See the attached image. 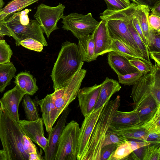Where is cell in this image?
Wrapping results in <instances>:
<instances>
[{"mask_svg": "<svg viewBox=\"0 0 160 160\" xmlns=\"http://www.w3.org/2000/svg\"><path fill=\"white\" fill-rule=\"evenodd\" d=\"M27 136L8 112L0 110V139L7 160H29L23 145Z\"/></svg>", "mask_w": 160, "mask_h": 160, "instance_id": "6da1fadb", "label": "cell"}, {"mask_svg": "<svg viewBox=\"0 0 160 160\" xmlns=\"http://www.w3.org/2000/svg\"><path fill=\"white\" fill-rule=\"evenodd\" d=\"M84 63L78 45L66 41L62 44L51 75L54 90L63 87Z\"/></svg>", "mask_w": 160, "mask_h": 160, "instance_id": "7a4b0ae2", "label": "cell"}, {"mask_svg": "<svg viewBox=\"0 0 160 160\" xmlns=\"http://www.w3.org/2000/svg\"><path fill=\"white\" fill-rule=\"evenodd\" d=\"M137 5L132 2L129 7L123 9L112 11L107 9L100 17L102 20L106 21L108 32L112 39L119 40L127 44L145 62L127 26L134 16Z\"/></svg>", "mask_w": 160, "mask_h": 160, "instance_id": "3957f363", "label": "cell"}, {"mask_svg": "<svg viewBox=\"0 0 160 160\" xmlns=\"http://www.w3.org/2000/svg\"><path fill=\"white\" fill-rule=\"evenodd\" d=\"M120 96H117L103 107L92 132L82 160H100L105 136L120 106Z\"/></svg>", "mask_w": 160, "mask_h": 160, "instance_id": "277c9868", "label": "cell"}, {"mask_svg": "<svg viewBox=\"0 0 160 160\" xmlns=\"http://www.w3.org/2000/svg\"><path fill=\"white\" fill-rule=\"evenodd\" d=\"M150 78V72L144 74L133 85L132 89L133 109L137 111L142 123L149 120L160 105L152 94Z\"/></svg>", "mask_w": 160, "mask_h": 160, "instance_id": "5b68a950", "label": "cell"}, {"mask_svg": "<svg viewBox=\"0 0 160 160\" xmlns=\"http://www.w3.org/2000/svg\"><path fill=\"white\" fill-rule=\"evenodd\" d=\"M80 127L71 121L64 127L60 137L55 160H77Z\"/></svg>", "mask_w": 160, "mask_h": 160, "instance_id": "8992f818", "label": "cell"}, {"mask_svg": "<svg viewBox=\"0 0 160 160\" xmlns=\"http://www.w3.org/2000/svg\"><path fill=\"white\" fill-rule=\"evenodd\" d=\"M82 64L73 77L62 88L54 90L51 93L59 117L62 112L76 98L87 71Z\"/></svg>", "mask_w": 160, "mask_h": 160, "instance_id": "52a82bcc", "label": "cell"}, {"mask_svg": "<svg viewBox=\"0 0 160 160\" xmlns=\"http://www.w3.org/2000/svg\"><path fill=\"white\" fill-rule=\"evenodd\" d=\"M62 28L70 31L78 39L91 34L99 25L91 13L87 14L71 13L62 17Z\"/></svg>", "mask_w": 160, "mask_h": 160, "instance_id": "ba28073f", "label": "cell"}, {"mask_svg": "<svg viewBox=\"0 0 160 160\" xmlns=\"http://www.w3.org/2000/svg\"><path fill=\"white\" fill-rule=\"evenodd\" d=\"M8 26L13 32L16 41L15 43L19 46L20 42L26 38H32L47 46L48 43L44 36L43 31L38 22L35 20H30L26 25L20 23L12 15L5 20Z\"/></svg>", "mask_w": 160, "mask_h": 160, "instance_id": "9c48e42d", "label": "cell"}, {"mask_svg": "<svg viewBox=\"0 0 160 160\" xmlns=\"http://www.w3.org/2000/svg\"><path fill=\"white\" fill-rule=\"evenodd\" d=\"M65 6L59 3L55 7L41 3L37 7L33 16L48 39L51 33L59 29L57 23L63 15Z\"/></svg>", "mask_w": 160, "mask_h": 160, "instance_id": "30bf717a", "label": "cell"}, {"mask_svg": "<svg viewBox=\"0 0 160 160\" xmlns=\"http://www.w3.org/2000/svg\"><path fill=\"white\" fill-rule=\"evenodd\" d=\"M106 102L98 108H93L89 113L84 117L81 127L80 128L78 146L77 160H82L94 126Z\"/></svg>", "mask_w": 160, "mask_h": 160, "instance_id": "8fae6325", "label": "cell"}, {"mask_svg": "<svg viewBox=\"0 0 160 160\" xmlns=\"http://www.w3.org/2000/svg\"><path fill=\"white\" fill-rule=\"evenodd\" d=\"M71 111L68 107L62 112L56 125L48 132L47 147L44 152L45 160H55L58 142L62 131L65 126L68 117Z\"/></svg>", "mask_w": 160, "mask_h": 160, "instance_id": "7c38bea8", "label": "cell"}, {"mask_svg": "<svg viewBox=\"0 0 160 160\" xmlns=\"http://www.w3.org/2000/svg\"><path fill=\"white\" fill-rule=\"evenodd\" d=\"M19 123L26 135L44 151L48 140L45 137L42 118H40L33 121L20 120Z\"/></svg>", "mask_w": 160, "mask_h": 160, "instance_id": "4fadbf2b", "label": "cell"}, {"mask_svg": "<svg viewBox=\"0 0 160 160\" xmlns=\"http://www.w3.org/2000/svg\"><path fill=\"white\" fill-rule=\"evenodd\" d=\"M91 34L95 45L94 60L99 56L112 51V39L109 35L105 21H100L98 27Z\"/></svg>", "mask_w": 160, "mask_h": 160, "instance_id": "5bb4252c", "label": "cell"}, {"mask_svg": "<svg viewBox=\"0 0 160 160\" xmlns=\"http://www.w3.org/2000/svg\"><path fill=\"white\" fill-rule=\"evenodd\" d=\"M26 93L17 85L6 92L0 99L2 108L5 109L12 118L19 122V104Z\"/></svg>", "mask_w": 160, "mask_h": 160, "instance_id": "9a60e30c", "label": "cell"}, {"mask_svg": "<svg viewBox=\"0 0 160 160\" xmlns=\"http://www.w3.org/2000/svg\"><path fill=\"white\" fill-rule=\"evenodd\" d=\"M102 83L79 89L77 96L79 106L84 117L94 108L97 100Z\"/></svg>", "mask_w": 160, "mask_h": 160, "instance_id": "2e32d148", "label": "cell"}, {"mask_svg": "<svg viewBox=\"0 0 160 160\" xmlns=\"http://www.w3.org/2000/svg\"><path fill=\"white\" fill-rule=\"evenodd\" d=\"M37 103L40 106L43 123L47 132H49L58 118L51 94H47L43 98L38 101Z\"/></svg>", "mask_w": 160, "mask_h": 160, "instance_id": "e0dca14e", "label": "cell"}, {"mask_svg": "<svg viewBox=\"0 0 160 160\" xmlns=\"http://www.w3.org/2000/svg\"><path fill=\"white\" fill-rule=\"evenodd\" d=\"M130 58L115 52L111 51L108 53V62L117 74L124 75L138 71L130 63Z\"/></svg>", "mask_w": 160, "mask_h": 160, "instance_id": "ac0fdd59", "label": "cell"}, {"mask_svg": "<svg viewBox=\"0 0 160 160\" xmlns=\"http://www.w3.org/2000/svg\"><path fill=\"white\" fill-rule=\"evenodd\" d=\"M108 131L116 134L125 141H145L148 134L141 124L120 128L109 127Z\"/></svg>", "mask_w": 160, "mask_h": 160, "instance_id": "d6986e66", "label": "cell"}, {"mask_svg": "<svg viewBox=\"0 0 160 160\" xmlns=\"http://www.w3.org/2000/svg\"><path fill=\"white\" fill-rule=\"evenodd\" d=\"M141 124L137 111L123 112L117 110L109 128H120Z\"/></svg>", "mask_w": 160, "mask_h": 160, "instance_id": "ffe728a7", "label": "cell"}, {"mask_svg": "<svg viewBox=\"0 0 160 160\" xmlns=\"http://www.w3.org/2000/svg\"><path fill=\"white\" fill-rule=\"evenodd\" d=\"M121 88L117 81L106 77L102 83L98 98L94 108H98L110 101L112 95L120 90Z\"/></svg>", "mask_w": 160, "mask_h": 160, "instance_id": "44dd1931", "label": "cell"}, {"mask_svg": "<svg viewBox=\"0 0 160 160\" xmlns=\"http://www.w3.org/2000/svg\"><path fill=\"white\" fill-rule=\"evenodd\" d=\"M14 82L26 94L32 95L38 89L36 80L29 72H22L15 77Z\"/></svg>", "mask_w": 160, "mask_h": 160, "instance_id": "7402d4cb", "label": "cell"}, {"mask_svg": "<svg viewBox=\"0 0 160 160\" xmlns=\"http://www.w3.org/2000/svg\"><path fill=\"white\" fill-rule=\"evenodd\" d=\"M78 49L82 61L89 62L94 60L95 45L92 34L78 39Z\"/></svg>", "mask_w": 160, "mask_h": 160, "instance_id": "603a6c76", "label": "cell"}, {"mask_svg": "<svg viewBox=\"0 0 160 160\" xmlns=\"http://www.w3.org/2000/svg\"><path fill=\"white\" fill-rule=\"evenodd\" d=\"M40 0H12L0 10V20L4 21L11 14L19 12Z\"/></svg>", "mask_w": 160, "mask_h": 160, "instance_id": "cb8c5ba5", "label": "cell"}, {"mask_svg": "<svg viewBox=\"0 0 160 160\" xmlns=\"http://www.w3.org/2000/svg\"><path fill=\"white\" fill-rule=\"evenodd\" d=\"M150 12V9L148 6L137 5L134 12L135 16L139 24L143 34L147 41L148 39L150 32V27L148 21Z\"/></svg>", "mask_w": 160, "mask_h": 160, "instance_id": "d4e9b609", "label": "cell"}, {"mask_svg": "<svg viewBox=\"0 0 160 160\" xmlns=\"http://www.w3.org/2000/svg\"><path fill=\"white\" fill-rule=\"evenodd\" d=\"M16 69L12 62L0 64V92H2L6 87L11 84L15 76Z\"/></svg>", "mask_w": 160, "mask_h": 160, "instance_id": "484cf974", "label": "cell"}, {"mask_svg": "<svg viewBox=\"0 0 160 160\" xmlns=\"http://www.w3.org/2000/svg\"><path fill=\"white\" fill-rule=\"evenodd\" d=\"M150 86L152 96L160 104V66L155 63L151 67Z\"/></svg>", "mask_w": 160, "mask_h": 160, "instance_id": "4316f807", "label": "cell"}, {"mask_svg": "<svg viewBox=\"0 0 160 160\" xmlns=\"http://www.w3.org/2000/svg\"><path fill=\"white\" fill-rule=\"evenodd\" d=\"M30 95L25 94L22 98L23 107L27 120L29 121H35L40 117L35 103Z\"/></svg>", "mask_w": 160, "mask_h": 160, "instance_id": "83f0119b", "label": "cell"}, {"mask_svg": "<svg viewBox=\"0 0 160 160\" xmlns=\"http://www.w3.org/2000/svg\"><path fill=\"white\" fill-rule=\"evenodd\" d=\"M132 19L128 23V27L134 41L141 51L145 62L152 66L153 65L149 58L148 49L133 26L132 23Z\"/></svg>", "mask_w": 160, "mask_h": 160, "instance_id": "f1b7e54d", "label": "cell"}, {"mask_svg": "<svg viewBox=\"0 0 160 160\" xmlns=\"http://www.w3.org/2000/svg\"><path fill=\"white\" fill-rule=\"evenodd\" d=\"M133 151L128 140L118 145L107 160H126Z\"/></svg>", "mask_w": 160, "mask_h": 160, "instance_id": "f546056e", "label": "cell"}, {"mask_svg": "<svg viewBox=\"0 0 160 160\" xmlns=\"http://www.w3.org/2000/svg\"><path fill=\"white\" fill-rule=\"evenodd\" d=\"M111 47L112 51L129 58H138L142 60L131 48L120 40L112 39Z\"/></svg>", "mask_w": 160, "mask_h": 160, "instance_id": "4dcf8cb0", "label": "cell"}, {"mask_svg": "<svg viewBox=\"0 0 160 160\" xmlns=\"http://www.w3.org/2000/svg\"><path fill=\"white\" fill-rule=\"evenodd\" d=\"M141 126L148 133L160 132V105L153 116Z\"/></svg>", "mask_w": 160, "mask_h": 160, "instance_id": "1f68e13d", "label": "cell"}, {"mask_svg": "<svg viewBox=\"0 0 160 160\" xmlns=\"http://www.w3.org/2000/svg\"><path fill=\"white\" fill-rule=\"evenodd\" d=\"M147 42L149 52H160V31L150 27L149 35Z\"/></svg>", "mask_w": 160, "mask_h": 160, "instance_id": "d6a6232c", "label": "cell"}, {"mask_svg": "<svg viewBox=\"0 0 160 160\" xmlns=\"http://www.w3.org/2000/svg\"><path fill=\"white\" fill-rule=\"evenodd\" d=\"M119 82L124 85H133L144 74L138 71L124 75L117 74Z\"/></svg>", "mask_w": 160, "mask_h": 160, "instance_id": "836d02e7", "label": "cell"}, {"mask_svg": "<svg viewBox=\"0 0 160 160\" xmlns=\"http://www.w3.org/2000/svg\"><path fill=\"white\" fill-rule=\"evenodd\" d=\"M12 51L5 40H0V64L10 62Z\"/></svg>", "mask_w": 160, "mask_h": 160, "instance_id": "e575fe53", "label": "cell"}, {"mask_svg": "<svg viewBox=\"0 0 160 160\" xmlns=\"http://www.w3.org/2000/svg\"><path fill=\"white\" fill-rule=\"evenodd\" d=\"M160 144L147 146L143 160H160Z\"/></svg>", "mask_w": 160, "mask_h": 160, "instance_id": "d590c367", "label": "cell"}, {"mask_svg": "<svg viewBox=\"0 0 160 160\" xmlns=\"http://www.w3.org/2000/svg\"><path fill=\"white\" fill-rule=\"evenodd\" d=\"M107 9L112 11H118L129 7L131 3L130 0H104Z\"/></svg>", "mask_w": 160, "mask_h": 160, "instance_id": "8d00e7d4", "label": "cell"}, {"mask_svg": "<svg viewBox=\"0 0 160 160\" xmlns=\"http://www.w3.org/2000/svg\"><path fill=\"white\" fill-rule=\"evenodd\" d=\"M129 62L132 66L144 74L150 72L151 66L150 65L139 58H131L129 59Z\"/></svg>", "mask_w": 160, "mask_h": 160, "instance_id": "74e56055", "label": "cell"}, {"mask_svg": "<svg viewBox=\"0 0 160 160\" xmlns=\"http://www.w3.org/2000/svg\"><path fill=\"white\" fill-rule=\"evenodd\" d=\"M20 45L28 49L38 52L42 51L44 46L40 42L32 38H27L21 41Z\"/></svg>", "mask_w": 160, "mask_h": 160, "instance_id": "f35d334b", "label": "cell"}, {"mask_svg": "<svg viewBox=\"0 0 160 160\" xmlns=\"http://www.w3.org/2000/svg\"><path fill=\"white\" fill-rule=\"evenodd\" d=\"M126 141L120 138L116 134L108 131L102 147L111 144H116L118 146L124 142Z\"/></svg>", "mask_w": 160, "mask_h": 160, "instance_id": "ab89813d", "label": "cell"}, {"mask_svg": "<svg viewBox=\"0 0 160 160\" xmlns=\"http://www.w3.org/2000/svg\"><path fill=\"white\" fill-rule=\"evenodd\" d=\"M118 146L117 144H111L102 147L101 151L100 160H107Z\"/></svg>", "mask_w": 160, "mask_h": 160, "instance_id": "60d3db41", "label": "cell"}, {"mask_svg": "<svg viewBox=\"0 0 160 160\" xmlns=\"http://www.w3.org/2000/svg\"><path fill=\"white\" fill-rule=\"evenodd\" d=\"M147 146L141 147L133 151L126 160H143Z\"/></svg>", "mask_w": 160, "mask_h": 160, "instance_id": "b9f144b4", "label": "cell"}, {"mask_svg": "<svg viewBox=\"0 0 160 160\" xmlns=\"http://www.w3.org/2000/svg\"><path fill=\"white\" fill-rule=\"evenodd\" d=\"M0 35L1 36H8L9 37H12L15 41H16L15 35L8 26L5 20H0Z\"/></svg>", "mask_w": 160, "mask_h": 160, "instance_id": "7bdbcfd3", "label": "cell"}, {"mask_svg": "<svg viewBox=\"0 0 160 160\" xmlns=\"http://www.w3.org/2000/svg\"><path fill=\"white\" fill-rule=\"evenodd\" d=\"M150 27L158 31H160V17L150 15L148 17Z\"/></svg>", "mask_w": 160, "mask_h": 160, "instance_id": "ee69618b", "label": "cell"}, {"mask_svg": "<svg viewBox=\"0 0 160 160\" xmlns=\"http://www.w3.org/2000/svg\"><path fill=\"white\" fill-rule=\"evenodd\" d=\"M132 23L136 32L139 35L148 48L147 40L143 34L139 24L134 15L132 19Z\"/></svg>", "mask_w": 160, "mask_h": 160, "instance_id": "f6af8a7d", "label": "cell"}, {"mask_svg": "<svg viewBox=\"0 0 160 160\" xmlns=\"http://www.w3.org/2000/svg\"><path fill=\"white\" fill-rule=\"evenodd\" d=\"M146 141L150 144H160V132L148 133Z\"/></svg>", "mask_w": 160, "mask_h": 160, "instance_id": "bcb514c9", "label": "cell"}, {"mask_svg": "<svg viewBox=\"0 0 160 160\" xmlns=\"http://www.w3.org/2000/svg\"><path fill=\"white\" fill-rule=\"evenodd\" d=\"M137 5H145L148 6L149 9L152 7L155 2L159 0H130Z\"/></svg>", "mask_w": 160, "mask_h": 160, "instance_id": "7dc6e473", "label": "cell"}, {"mask_svg": "<svg viewBox=\"0 0 160 160\" xmlns=\"http://www.w3.org/2000/svg\"><path fill=\"white\" fill-rule=\"evenodd\" d=\"M150 9L151 11V15L160 17V0L157 1Z\"/></svg>", "mask_w": 160, "mask_h": 160, "instance_id": "c3c4849f", "label": "cell"}, {"mask_svg": "<svg viewBox=\"0 0 160 160\" xmlns=\"http://www.w3.org/2000/svg\"><path fill=\"white\" fill-rule=\"evenodd\" d=\"M151 58L153 59L155 63L160 66V52H149Z\"/></svg>", "mask_w": 160, "mask_h": 160, "instance_id": "681fc988", "label": "cell"}, {"mask_svg": "<svg viewBox=\"0 0 160 160\" xmlns=\"http://www.w3.org/2000/svg\"><path fill=\"white\" fill-rule=\"evenodd\" d=\"M0 160H7L5 152L3 149L0 150Z\"/></svg>", "mask_w": 160, "mask_h": 160, "instance_id": "f907efd6", "label": "cell"}, {"mask_svg": "<svg viewBox=\"0 0 160 160\" xmlns=\"http://www.w3.org/2000/svg\"><path fill=\"white\" fill-rule=\"evenodd\" d=\"M4 5V2L3 0H0V10H1Z\"/></svg>", "mask_w": 160, "mask_h": 160, "instance_id": "816d5d0a", "label": "cell"}, {"mask_svg": "<svg viewBox=\"0 0 160 160\" xmlns=\"http://www.w3.org/2000/svg\"><path fill=\"white\" fill-rule=\"evenodd\" d=\"M2 104L1 102L0 99V110L2 109Z\"/></svg>", "mask_w": 160, "mask_h": 160, "instance_id": "f5cc1de1", "label": "cell"}, {"mask_svg": "<svg viewBox=\"0 0 160 160\" xmlns=\"http://www.w3.org/2000/svg\"></svg>", "mask_w": 160, "mask_h": 160, "instance_id": "db71d44e", "label": "cell"}]
</instances>
